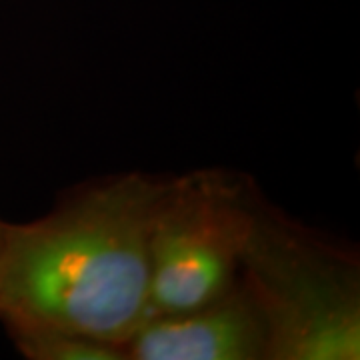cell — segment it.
I'll return each mask as SVG.
<instances>
[{"instance_id": "1", "label": "cell", "mask_w": 360, "mask_h": 360, "mask_svg": "<svg viewBox=\"0 0 360 360\" xmlns=\"http://www.w3.org/2000/svg\"><path fill=\"white\" fill-rule=\"evenodd\" d=\"M162 179L92 182L30 222H2L0 322L120 345L148 316V236Z\"/></svg>"}, {"instance_id": "2", "label": "cell", "mask_w": 360, "mask_h": 360, "mask_svg": "<svg viewBox=\"0 0 360 360\" xmlns=\"http://www.w3.org/2000/svg\"><path fill=\"white\" fill-rule=\"evenodd\" d=\"M240 278L266 316L270 360L360 359L359 258L255 193Z\"/></svg>"}, {"instance_id": "3", "label": "cell", "mask_w": 360, "mask_h": 360, "mask_svg": "<svg viewBox=\"0 0 360 360\" xmlns=\"http://www.w3.org/2000/svg\"><path fill=\"white\" fill-rule=\"evenodd\" d=\"M255 186L224 170L165 182L148 236V316L226 295L240 281Z\"/></svg>"}, {"instance_id": "4", "label": "cell", "mask_w": 360, "mask_h": 360, "mask_svg": "<svg viewBox=\"0 0 360 360\" xmlns=\"http://www.w3.org/2000/svg\"><path fill=\"white\" fill-rule=\"evenodd\" d=\"M129 360H270V330L243 278L194 309L150 316L127 342Z\"/></svg>"}, {"instance_id": "5", "label": "cell", "mask_w": 360, "mask_h": 360, "mask_svg": "<svg viewBox=\"0 0 360 360\" xmlns=\"http://www.w3.org/2000/svg\"><path fill=\"white\" fill-rule=\"evenodd\" d=\"M8 336L20 354L30 360H129L120 345L52 326L18 328Z\"/></svg>"}, {"instance_id": "6", "label": "cell", "mask_w": 360, "mask_h": 360, "mask_svg": "<svg viewBox=\"0 0 360 360\" xmlns=\"http://www.w3.org/2000/svg\"><path fill=\"white\" fill-rule=\"evenodd\" d=\"M0 236H2V220H0Z\"/></svg>"}]
</instances>
